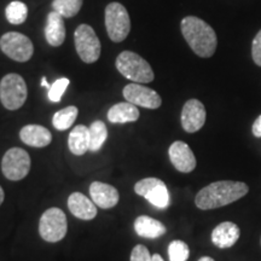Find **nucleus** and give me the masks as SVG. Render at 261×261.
<instances>
[{
  "instance_id": "f03ea898",
  "label": "nucleus",
  "mask_w": 261,
  "mask_h": 261,
  "mask_svg": "<svg viewBox=\"0 0 261 261\" xmlns=\"http://www.w3.org/2000/svg\"><path fill=\"white\" fill-rule=\"evenodd\" d=\"M180 27L185 40L197 56L202 58L213 56L218 39L214 29L207 22L195 16H188L182 18Z\"/></svg>"
},
{
  "instance_id": "4468645a",
  "label": "nucleus",
  "mask_w": 261,
  "mask_h": 261,
  "mask_svg": "<svg viewBox=\"0 0 261 261\" xmlns=\"http://www.w3.org/2000/svg\"><path fill=\"white\" fill-rule=\"evenodd\" d=\"M90 195L93 203L103 210L115 207L120 200V194L115 188L100 181H93L91 184Z\"/></svg>"
},
{
  "instance_id": "7c9ffc66",
  "label": "nucleus",
  "mask_w": 261,
  "mask_h": 261,
  "mask_svg": "<svg viewBox=\"0 0 261 261\" xmlns=\"http://www.w3.org/2000/svg\"><path fill=\"white\" fill-rule=\"evenodd\" d=\"M151 261H165L162 259V256L160 255V254H154V255L151 256Z\"/></svg>"
},
{
  "instance_id": "c85d7f7f",
  "label": "nucleus",
  "mask_w": 261,
  "mask_h": 261,
  "mask_svg": "<svg viewBox=\"0 0 261 261\" xmlns=\"http://www.w3.org/2000/svg\"><path fill=\"white\" fill-rule=\"evenodd\" d=\"M252 56L254 62H255V64L261 67V31L257 33L253 40Z\"/></svg>"
},
{
  "instance_id": "6e6552de",
  "label": "nucleus",
  "mask_w": 261,
  "mask_h": 261,
  "mask_svg": "<svg viewBox=\"0 0 261 261\" xmlns=\"http://www.w3.org/2000/svg\"><path fill=\"white\" fill-rule=\"evenodd\" d=\"M0 48L6 56L16 62H28L34 54L31 39L17 32L5 33L0 38Z\"/></svg>"
},
{
  "instance_id": "f8f14e48",
  "label": "nucleus",
  "mask_w": 261,
  "mask_h": 261,
  "mask_svg": "<svg viewBox=\"0 0 261 261\" xmlns=\"http://www.w3.org/2000/svg\"><path fill=\"white\" fill-rule=\"evenodd\" d=\"M205 108L198 99H189L182 107L181 126L185 132L195 133L204 126Z\"/></svg>"
},
{
  "instance_id": "4be33fe9",
  "label": "nucleus",
  "mask_w": 261,
  "mask_h": 261,
  "mask_svg": "<svg viewBox=\"0 0 261 261\" xmlns=\"http://www.w3.org/2000/svg\"><path fill=\"white\" fill-rule=\"evenodd\" d=\"M77 114H79V110L74 106L67 107L60 112L55 113L54 117H52V123H54L55 128L58 130L68 129L74 125Z\"/></svg>"
},
{
  "instance_id": "20e7f679",
  "label": "nucleus",
  "mask_w": 261,
  "mask_h": 261,
  "mask_svg": "<svg viewBox=\"0 0 261 261\" xmlns=\"http://www.w3.org/2000/svg\"><path fill=\"white\" fill-rule=\"evenodd\" d=\"M27 85L18 74H8L0 81V102L8 110H17L27 100Z\"/></svg>"
},
{
  "instance_id": "9d476101",
  "label": "nucleus",
  "mask_w": 261,
  "mask_h": 261,
  "mask_svg": "<svg viewBox=\"0 0 261 261\" xmlns=\"http://www.w3.org/2000/svg\"><path fill=\"white\" fill-rule=\"evenodd\" d=\"M135 192L143 196L146 201L160 210H165L169 205V192L161 179L145 178L135 185Z\"/></svg>"
},
{
  "instance_id": "c756f323",
  "label": "nucleus",
  "mask_w": 261,
  "mask_h": 261,
  "mask_svg": "<svg viewBox=\"0 0 261 261\" xmlns=\"http://www.w3.org/2000/svg\"><path fill=\"white\" fill-rule=\"evenodd\" d=\"M252 130H253L254 136L257 137V138H260L261 137V115L257 117L255 121H254Z\"/></svg>"
},
{
  "instance_id": "9b49d317",
  "label": "nucleus",
  "mask_w": 261,
  "mask_h": 261,
  "mask_svg": "<svg viewBox=\"0 0 261 261\" xmlns=\"http://www.w3.org/2000/svg\"><path fill=\"white\" fill-rule=\"evenodd\" d=\"M123 97L127 102L132 103L133 106H138L146 109H158L161 107V96L152 89L146 86H142L140 84L132 83L126 85L123 89Z\"/></svg>"
},
{
  "instance_id": "72a5a7b5",
  "label": "nucleus",
  "mask_w": 261,
  "mask_h": 261,
  "mask_svg": "<svg viewBox=\"0 0 261 261\" xmlns=\"http://www.w3.org/2000/svg\"><path fill=\"white\" fill-rule=\"evenodd\" d=\"M198 261H215V260L212 259V257H210V256H203V257H201Z\"/></svg>"
},
{
  "instance_id": "f257e3e1",
  "label": "nucleus",
  "mask_w": 261,
  "mask_h": 261,
  "mask_svg": "<svg viewBox=\"0 0 261 261\" xmlns=\"http://www.w3.org/2000/svg\"><path fill=\"white\" fill-rule=\"evenodd\" d=\"M248 191L249 188L242 181H215L198 191L195 203L196 207L202 211L217 210L241 200L248 194Z\"/></svg>"
},
{
  "instance_id": "bb28decb",
  "label": "nucleus",
  "mask_w": 261,
  "mask_h": 261,
  "mask_svg": "<svg viewBox=\"0 0 261 261\" xmlns=\"http://www.w3.org/2000/svg\"><path fill=\"white\" fill-rule=\"evenodd\" d=\"M69 83L70 81L69 79H67V77H61V79L55 81V83L51 85L50 89H48V99L54 103L61 102L62 96H63L65 90L69 86Z\"/></svg>"
},
{
  "instance_id": "aec40b11",
  "label": "nucleus",
  "mask_w": 261,
  "mask_h": 261,
  "mask_svg": "<svg viewBox=\"0 0 261 261\" xmlns=\"http://www.w3.org/2000/svg\"><path fill=\"white\" fill-rule=\"evenodd\" d=\"M139 119V110L129 102L117 103L108 112V120L112 123L135 122Z\"/></svg>"
},
{
  "instance_id": "b1692460",
  "label": "nucleus",
  "mask_w": 261,
  "mask_h": 261,
  "mask_svg": "<svg viewBox=\"0 0 261 261\" xmlns=\"http://www.w3.org/2000/svg\"><path fill=\"white\" fill-rule=\"evenodd\" d=\"M6 19L11 24H22L27 19L28 8L22 2H11L5 9Z\"/></svg>"
},
{
  "instance_id": "2f4dec72",
  "label": "nucleus",
  "mask_w": 261,
  "mask_h": 261,
  "mask_svg": "<svg viewBox=\"0 0 261 261\" xmlns=\"http://www.w3.org/2000/svg\"><path fill=\"white\" fill-rule=\"evenodd\" d=\"M4 198H5V194H4V190H3V188L0 187V205H2L3 202H4Z\"/></svg>"
},
{
  "instance_id": "0eeeda50",
  "label": "nucleus",
  "mask_w": 261,
  "mask_h": 261,
  "mask_svg": "<svg viewBox=\"0 0 261 261\" xmlns=\"http://www.w3.org/2000/svg\"><path fill=\"white\" fill-rule=\"evenodd\" d=\"M76 52L85 63H94L100 56V41L89 24H80L74 33Z\"/></svg>"
},
{
  "instance_id": "2eb2a0df",
  "label": "nucleus",
  "mask_w": 261,
  "mask_h": 261,
  "mask_svg": "<svg viewBox=\"0 0 261 261\" xmlns=\"http://www.w3.org/2000/svg\"><path fill=\"white\" fill-rule=\"evenodd\" d=\"M241 236V230L232 221H224L212 232V242L220 249H227L236 244Z\"/></svg>"
},
{
  "instance_id": "1a4fd4ad",
  "label": "nucleus",
  "mask_w": 261,
  "mask_h": 261,
  "mask_svg": "<svg viewBox=\"0 0 261 261\" xmlns=\"http://www.w3.org/2000/svg\"><path fill=\"white\" fill-rule=\"evenodd\" d=\"M2 171L9 180H22L31 171V158L28 152L21 148L9 149L3 156Z\"/></svg>"
},
{
  "instance_id": "a878e982",
  "label": "nucleus",
  "mask_w": 261,
  "mask_h": 261,
  "mask_svg": "<svg viewBox=\"0 0 261 261\" xmlns=\"http://www.w3.org/2000/svg\"><path fill=\"white\" fill-rule=\"evenodd\" d=\"M169 261H187L190 256V249L182 241H173L168 247Z\"/></svg>"
},
{
  "instance_id": "423d86ee",
  "label": "nucleus",
  "mask_w": 261,
  "mask_h": 261,
  "mask_svg": "<svg viewBox=\"0 0 261 261\" xmlns=\"http://www.w3.org/2000/svg\"><path fill=\"white\" fill-rule=\"evenodd\" d=\"M106 27L110 40L121 42L128 37L130 19L125 6L120 3H110L106 8Z\"/></svg>"
},
{
  "instance_id": "cd10ccee",
  "label": "nucleus",
  "mask_w": 261,
  "mask_h": 261,
  "mask_svg": "<svg viewBox=\"0 0 261 261\" xmlns=\"http://www.w3.org/2000/svg\"><path fill=\"white\" fill-rule=\"evenodd\" d=\"M130 261H151V255L148 248L143 244H137L130 252Z\"/></svg>"
},
{
  "instance_id": "6ab92c4d",
  "label": "nucleus",
  "mask_w": 261,
  "mask_h": 261,
  "mask_svg": "<svg viewBox=\"0 0 261 261\" xmlns=\"http://www.w3.org/2000/svg\"><path fill=\"white\" fill-rule=\"evenodd\" d=\"M135 231L140 237L155 240L166 233V226L154 218L140 215L135 220Z\"/></svg>"
},
{
  "instance_id": "7ed1b4c3",
  "label": "nucleus",
  "mask_w": 261,
  "mask_h": 261,
  "mask_svg": "<svg viewBox=\"0 0 261 261\" xmlns=\"http://www.w3.org/2000/svg\"><path fill=\"white\" fill-rule=\"evenodd\" d=\"M115 65L122 76L136 84H149L155 75L151 65L132 51H123L116 58Z\"/></svg>"
},
{
  "instance_id": "f3484780",
  "label": "nucleus",
  "mask_w": 261,
  "mask_h": 261,
  "mask_svg": "<svg viewBox=\"0 0 261 261\" xmlns=\"http://www.w3.org/2000/svg\"><path fill=\"white\" fill-rule=\"evenodd\" d=\"M19 138L24 144L34 148H45L52 142V135L46 127L27 125L19 130Z\"/></svg>"
},
{
  "instance_id": "393cba45",
  "label": "nucleus",
  "mask_w": 261,
  "mask_h": 261,
  "mask_svg": "<svg viewBox=\"0 0 261 261\" xmlns=\"http://www.w3.org/2000/svg\"><path fill=\"white\" fill-rule=\"evenodd\" d=\"M84 0H54L52 9L65 18L74 17L79 14Z\"/></svg>"
},
{
  "instance_id": "ddd939ff",
  "label": "nucleus",
  "mask_w": 261,
  "mask_h": 261,
  "mask_svg": "<svg viewBox=\"0 0 261 261\" xmlns=\"http://www.w3.org/2000/svg\"><path fill=\"white\" fill-rule=\"evenodd\" d=\"M169 160L177 171L181 173H190L196 168V158L187 143L174 142L168 150Z\"/></svg>"
},
{
  "instance_id": "39448f33",
  "label": "nucleus",
  "mask_w": 261,
  "mask_h": 261,
  "mask_svg": "<svg viewBox=\"0 0 261 261\" xmlns=\"http://www.w3.org/2000/svg\"><path fill=\"white\" fill-rule=\"evenodd\" d=\"M68 223L64 212L60 208H50L42 213L39 221V233L46 242L56 243L67 234Z\"/></svg>"
},
{
  "instance_id": "5701e85b",
  "label": "nucleus",
  "mask_w": 261,
  "mask_h": 261,
  "mask_svg": "<svg viewBox=\"0 0 261 261\" xmlns=\"http://www.w3.org/2000/svg\"><path fill=\"white\" fill-rule=\"evenodd\" d=\"M90 129V151L97 152L102 149L108 137V129L106 123L103 121H94L89 127Z\"/></svg>"
},
{
  "instance_id": "a211bd4d",
  "label": "nucleus",
  "mask_w": 261,
  "mask_h": 261,
  "mask_svg": "<svg viewBox=\"0 0 261 261\" xmlns=\"http://www.w3.org/2000/svg\"><path fill=\"white\" fill-rule=\"evenodd\" d=\"M64 17L56 11H51L47 15L46 25H45V38L51 46H61L65 40V24Z\"/></svg>"
},
{
  "instance_id": "412c9836",
  "label": "nucleus",
  "mask_w": 261,
  "mask_h": 261,
  "mask_svg": "<svg viewBox=\"0 0 261 261\" xmlns=\"http://www.w3.org/2000/svg\"><path fill=\"white\" fill-rule=\"evenodd\" d=\"M68 146L71 154L81 156L90 151V129L89 127L79 125L75 126L68 138Z\"/></svg>"
},
{
  "instance_id": "473e14b6",
  "label": "nucleus",
  "mask_w": 261,
  "mask_h": 261,
  "mask_svg": "<svg viewBox=\"0 0 261 261\" xmlns=\"http://www.w3.org/2000/svg\"><path fill=\"white\" fill-rule=\"evenodd\" d=\"M41 86L46 87V89H50V87H51V85H48L47 80L45 79V77H42V79H41Z\"/></svg>"
},
{
  "instance_id": "f704fd0d",
  "label": "nucleus",
  "mask_w": 261,
  "mask_h": 261,
  "mask_svg": "<svg viewBox=\"0 0 261 261\" xmlns=\"http://www.w3.org/2000/svg\"><path fill=\"white\" fill-rule=\"evenodd\" d=\"M260 242H261V241H260Z\"/></svg>"
},
{
  "instance_id": "dca6fc26",
  "label": "nucleus",
  "mask_w": 261,
  "mask_h": 261,
  "mask_svg": "<svg viewBox=\"0 0 261 261\" xmlns=\"http://www.w3.org/2000/svg\"><path fill=\"white\" fill-rule=\"evenodd\" d=\"M70 213L81 220H92L97 215V205L81 192H73L68 197Z\"/></svg>"
}]
</instances>
